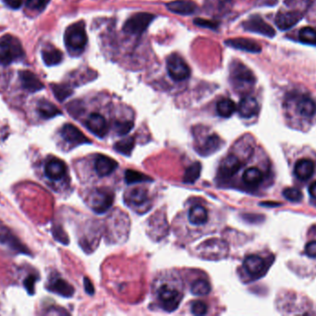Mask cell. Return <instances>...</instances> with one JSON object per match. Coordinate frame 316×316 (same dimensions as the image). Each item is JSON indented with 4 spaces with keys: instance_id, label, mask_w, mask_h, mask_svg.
<instances>
[{
    "instance_id": "44",
    "label": "cell",
    "mask_w": 316,
    "mask_h": 316,
    "mask_svg": "<svg viewBox=\"0 0 316 316\" xmlns=\"http://www.w3.org/2000/svg\"><path fill=\"white\" fill-rule=\"evenodd\" d=\"M305 253L309 257L316 258V241H311L306 245Z\"/></svg>"
},
{
    "instance_id": "32",
    "label": "cell",
    "mask_w": 316,
    "mask_h": 316,
    "mask_svg": "<svg viewBox=\"0 0 316 316\" xmlns=\"http://www.w3.org/2000/svg\"><path fill=\"white\" fill-rule=\"evenodd\" d=\"M298 39L303 44L310 45H316V31L314 28L306 27L301 28L298 32Z\"/></svg>"
},
{
    "instance_id": "45",
    "label": "cell",
    "mask_w": 316,
    "mask_h": 316,
    "mask_svg": "<svg viewBox=\"0 0 316 316\" xmlns=\"http://www.w3.org/2000/svg\"><path fill=\"white\" fill-rule=\"evenodd\" d=\"M53 234H54V236L56 239L61 241L62 243H67L68 242V239H67V236L65 235V234L62 232L61 229L57 227V228H54L53 230Z\"/></svg>"
},
{
    "instance_id": "21",
    "label": "cell",
    "mask_w": 316,
    "mask_h": 316,
    "mask_svg": "<svg viewBox=\"0 0 316 316\" xmlns=\"http://www.w3.org/2000/svg\"><path fill=\"white\" fill-rule=\"evenodd\" d=\"M315 172V163L311 160H299L295 165V174L299 180L305 181L311 178Z\"/></svg>"
},
{
    "instance_id": "18",
    "label": "cell",
    "mask_w": 316,
    "mask_h": 316,
    "mask_svg": "<svg viewBox=\"0 0 316 316\" xmlns=\"http://www.w3.org/2000/svg\"><path fill=\"white\" fill-rule=\"evenodd\" d=\"M167 8L168 10L176 14L191 15L196 11L197 5L190 0H177L167 3Z\"/></svg>"
},
{
    "instance_id": "43",
    "label": "cell",
    "mask_w": 316,
    "mask_h": 316,
    "mask_svg": "<svg viewBox=\"0 0 316 316\" xmlns=\"http://www.w3.org/2000/svg\"><path fill=\"white\" fill-rule=\"evenodd\" d=\"M35 281H36V276L34 275V274H30L28 275L25 280L23 282V285L26 289L27 292L30 294V295H34L35 294Z\"/></svg>"
},
{
    "instance_id": "42",
    "label": "cell",
    "mask_w": 316,
    "mask_h": 316,
    "mask_svg": "<svg viewBox=\"0 0 316 316\" xmlns=\"http://www.w3.org/2000/svg\"><path fill=\"white\" fill-rule=\"evenodd\" d=\"M207 311H208L207 304L201 300H197L193 302L192 305V313L195 316H204L207 314Z\"/></svg>"
},
{
    "instance_id": "16",
    "label": "cell",
    "mask_w": 316,
    "mask_h": 316,
    "mask_svg": "<svg viewBox=\"0 0 316 316\" xmlns=\"http://www.w3.org/2000/svg\"><path fill=\"white\" fill-rule=\"evenodd\" d=\"M118 163L107 157L105 155H99L97 156L96 163H95V168L97 171V174L100 177H105L107 175H110L115 170L118 168Z\"/></svg>"
},
{
    "instance_id": "6",
    "label": "cell",
    "mask_w": 316,
    "mask_h": 316,
    "mask_svg": "<svg viewBox=\"0 0 316 316\" xmlns=\"http://www.w3.org/2000/svg\"><path fill=\"white\" fill-rule=\"evenodd\" d=\"M89 201L92 210L98 214H102L111 208L114 195L109 190H97L92 193Z\"/></svg>"
},
{
    "instance_id": "47",
    "label": "cell",
    "mask_w": 316,
    "mask_h": 316,
    "mask_svg": "<svg viewBox=\"0 0 316 316\" xmlns=\"http://www.w3.org/2000/svg\"><path fill=\"white\" fill-rule=\"evenodd\" d=\"M84 289L89 295H94L95 293V288L92 284V282L89 280V278L85 277L84 278Z\"/></svg>"
},
{
    "instance_id": "14",
    "label": "cell",
    "mask_w": 316,
    "mask_h": 316,
    "mask_svg": "<svg viewBox=\"0 0 316 316\" xmlns=\"http://www.w3.org/2000/svg\"><path fill=\"white\" fill-rule=\"evenodd\" d=\"M19 77L21 82V85L25 90L31 93H35L42 90L44 87L43 83L35 75L34 72L30 71H20Z\"/></svg>"
},
{
    "instance_id": "37",
    "label": "cell",
    "mask_w": 316,
    "mask_h": 316,
    "mask_svg": "<svg viewBox=\"0 0 316 316\" xmlns=\"http://www.w3.org/2000/svg\"><path fill=\"white\" fill-rule=\"evenodd\" d=\"M125 180L128 184H135L139 182H145V181H152V179L146 176L145 174H142L139 172L133 171V170H127L125 172Z\"/></svg>"
},
{
    "instance_id": "2",
    "label": "cell",
    "mask_w": 316,
    "mask_h": 316,
    "mask_svg": "<svg viewBox=\"0 0 316 316\" xmlns=\"http://www.w3.org/2000/svg\"><path fill=\"white\" fill-rule=\"evenodd\" d=\"M23 56V48L16 37L8 35L0 38V64L9 65Z\"/></svg>"
},
{
    "instance_id": "26",
    "label": "cell",
    "mask_w": 316,
    "mask_h": 316,
    "mask_svg": "<svg viewBox=\"0 0 316 316\" xmlns=\"http://www.w3.org/2000/svg\"><path fill=\"white\" fill-rule=\"evenodd\" d=\"M42 57L46 66H55L60 63L63 59L61 51L54 46H47L42 51Z\"/></svg>"
},
{
    "instance_id": "41",
    "label": "cell",
    "mask_w": 316,
    "mask_h": 316,
    "mask_svg": "<svg viewBox=\"0 0 316 316\" xmlns=\"http://www.w3.org/2000/svg\"><path fill=\"white\" fill-rule=\"evenodd\" d=\"M194 24L200 27L207 28V29H212V30H217L219 26V23L215 21L211 20H205V19L197 18L193 21Z\"/></svg>"
},
{
    "instance_id": "40",
    "label": "cell",
    "mask_w": 316,
    "mask_h": 316,
    "mask_svg": "<svg viewBox=\"0 0 316 316\" xmlns=\"http://www.w3.org/2000/svg\"><path fill=\"white\" fill-rule=\"evenodd\" d=\"M283 195L287 199L293 202H298L302 199V193L295 188H288L283 191Z\"/></svg>"
},
{
    "instance_id": "8",
    "label": "cell",
    "mask_w": 316,
    "mask_h": 316,
    "mask_svg": "<svg viewBox=\"0 0 316 316\" xmlns=\"http://www.w3.org/2000/svg\"><path fill=\"white\" fill-rule=\"evenodd\" d=\"M244 30L248 32H252L255 34H259L269 38H273L276 36V32L274 28L266 23L263 19L258 15H253L245 21L242 24Z\"/></svg>"
},
{
    "instance_id": "24",
    "label": "cell",
    "mask_w": 316,
    "mask_h": 316,
    "mask_svg": "<svg viewBox=\"0 0 316 316\" xmlns=\"http://www.w3.org/2000/svg\"><path fill=\"white\" fill-rule=\"evenodd\" d=\"M189 221L195 226H202L208 221V212L206 209L200 205L193 206L189 211Z\"/></svg>"
},
{
    "instance_id": "27",
    "label": "cell",
    "mask_w": 316,
    "mask_h": 316,
    "mask_svg": "<svg viewBox=\"0 0 316 316\" xmlns=\"http://www.w3.org/2000/svg\"><path fill=\"white\" fill-rule=\"evenodd\" d=\"M297 110L301 116L313 117L316 112V103L310 98L302 97L297 103Z\"/></svg>"
},
{
    "instance_id": "25",
    "label": "cell",
    "mask_w": 316,
    "mask_h": 316,
    "mask_svg": "<svg viewBox=\"0 0 316 316\" xmlns=\"http://www.w3.org/2000/svg\"><path fill=\"white\" fill-rule=\"evenodd\" d=\"M37 110L44 119H51L61 114V111L53 103L46 100H40L37 103Z\"/></svg>"
},
{
    "instance_id": "10",
    "label": "cell",
    "mask_w": 316,
    "mask_h": 316,
    "mask_svg": "<svg viewBox=\"0 0 316 316\" xmlns=\"http://www.w3.org/2000/svg\"><path fill=\"white\" fill-rule=\"evenodd\" d=\"M0 244L7 246L9 249L19 253L29 255L30 252L15 235L6 228L0 229Z\"/></svg>"
},
{
    "instance_id": "34",
    "label": "cell",
    "mask_w": 316,
    "mask_h": 316,
    "mask_svg": "<svg viewBox=\"0 0 316 316\" xmlns=\"http://www.w3.org/2000/svg\"><path fill=\"white\" fill-rule=\"evenodd\" d=\"M191 291L195 296H205L210 293V284L203 279L194 281L192 285Z\"/></svg>"
},
{
    "instance_id": "39",
    "label": "cell",
    "mask_w": 316,
    "mask_h": 316,
    "mask_svg": "<svg viewBox=\"0 0 316 316\" xmlns=\"http://www.w3.org/2000/svg\"><path fill=\"white\" fill-rule=\"evenodd\" d=\"M50 0H26V8L30 10L42 11L49 4Z\"/></svg>"
},
{
    "instance_id": "20",
    "label": "cell",
    "mask_w": 316,
    "mask_h": 316,
    "mask_svg": "<svg viewBox=\"0 0 316 316\" xmlns=\"http://www.w3.org/2000/svg\"><path fill=\"white\" fill-rule=\"evenodd\" d=\"M47 289L49 291L65 298L72 297L74 294V289L72 288V286L62 278L53 279L48 285Z\"/></svg>"
},
{
    "instance_id": "28",
    "label": "cell",
    "mask_w": 316,
    "mask_h": 316,
    "mask_svg": "<svg viewBox=\"0 0 316 316\" xmlns=\"http://www.w3.org/2000/svg\"><path fill=\"white\" fill-rule=\"evenodd\" d=\"M127 199L130 204L140 206V205H143L148 200V193L146 190L137 188V189H134L129 192Z\"/></svg>"
},
{
    "instance_id": "5",
    "label": "cell",
    "mask_w": 316,
    "mask_h": 316,
    "mask_svg": "<svg viewBox=\"0 0 316 316\" xmlns=\"http://www.w3.org/2000/svg\"><path fill=\"white\" fill-rule=\"evenodd\" d=\"M167 72L174 81H184L191 75V69L178 54L170 55L167 61Z\"/></svg>"
},
{
    "instance_id": "22",
    "label": "cell",
    "mask_w": 316,
    "mask_h": 316,
    "mask_svg": "<svg viewBox=\"0 0 316 316\" xmlns=\"http://www.w3.org/2000/svg\"><path fill=\"white\" fill-rule=\"evenodd\" d=\"M224 244H226V243L219 239H213L209 241H205V243L201 245V248L202 249V255L207 256L210 259H213V258L219 259L221 257H224L227 253H223L218 250L217 251V248H218L220 246H223Z\"/></svg>"
},
{
    "instance_id": "15",
    "label": "cell",
    "mask_w": 316,
    "mask_h": 316,
    "mask_svg": "<svg viewBox=\"0 0 316 316\" xmlns=\"http://www.w3.org/2000/svg\"><path fill=\"white\" fill-rule=\"evenodd\" d=\"M66 165L60 160H51L48 161L44 166L45 176L52 181H59L62 179L66 173Z\"/></svg>"
},
{
    "instance_id": "4",
    "label": "cell",
    "mask_w": 316,
    "mask_h": 316,
    "mask_svg": "<svg viewBox=\"0 0 316 316\" xmlns=\"http://www.w3.org/2000/svg\"><path fill=\"white\" fill-rule=\"evenodd\" d=\"M155 19L156 16L151 13H146V12L136 13L126 21L123 26V31L130 35H140L149 27L151 22Z\"/></svg>"
},
{
    "instance_id": "36",
    "label": "cell",
    "mask_w": 316,
    "mask_h": 316,
    "mask_svg": "<svg viewBox=\"0 0 316 316\" xmlns=\"http://www.w3.org/2000/svg\"><path fill=\"white\" fill-rule=\"evenodd\" d=\"M220 139L217 135H212L207 137L206 141L202 146V153L201 154H212L214 153L219 147Z\"/></svg>"
},
{
    "instance_id": "31",
    "label": "cell",
    "mask_w": 316,
    "mask_h": 316,
    "mask_svg": "<svg viewBox=\"0 0 316 316\" xmlns=\"http://www.w3.org/2000/svg\"><path fill=\"white\" fill-rule=\"evenodd\" d=\"M51 89L53 91V94L55 95L56 99L59 101H64L67 100L69 97H70L73 93L72 89L70 88V85L66 84H51Z\"/></svg>"
},
{
    "instance_id": "33",
    "label": "cell",
    "mask_w": 316,
    "mask_h": 316,
    "mask_svg": "<svg viewBox=\"0 0 316 316\" xmlns=\"http://www.w3.org/2000/svg\"><path fill=\"white\" fill-rule=\"evenodd\" d=\"M202 171V165L200 163H194L186 170L184 174V183L187 184H193L195 181L198 180V178L201 175Z\"/></svg>"
},
{
    "instance_id": "12",
    "label": "cell",
    "mask_w": 316,
    "mask_h": 316,
    "mask_svg": "<svg viewBox=\"0 0 316 316\" xmlns=\"http://www.w3.org/2000/svg\"><path fill=\"white\" fill-rule=\"evenodd\" d=\"M225 44L229 47L236 48L250 53H259L262 51V47L258 43H256L254 40L242 38V37L228 39L225 42Z\"/></svg>"
},
{
    "instance_id": "9",
    "label": "cell",
    "mask_w": 316,
    "mask_h": 316,
    "mask_svg": "<svg viewBox=\"0 0 316 316\" xmlns=\"http://www.w3.org/2000/svg\"><path fill=\"white\" fill-rule=\"evenodd\" d=\"M302 17V13L299 10L280 11L276 14L275 22L279 30L287 31L295 26Z\"/></svg>"
},
{
    "instance_id": "48",
    "label": "cell",
    "mask_w": 316,
    "mask_h": 316,
    "mask_svg": "<svg viewBox=\"0 0 316 316\" xmlns=\"http://www.w3.org/2000/svg\"><path fill=\"white\" fill-rule=\"evenodd\" d=\"M309 192H310V195L313 197V198H316V182L313 183L310 188H309Z\"/></svg>"
},
{
    "instance_id": "3",
    "label": "cell",
    "mask_w": 316,
    "mask_h": 316,
    "mask_svg": "<svg viewBox=\"0 0 316 316\" xmlns=\"http://www.w3.org/2000/svg\"><path fill=\"white\" fill-rule=\"evenodd\" d=\"M230 80L237 89H248L256 82L254 72L240 62L235 61L230 66Z\"/></svg>"
},
{
    "instance_id": "17",
    "label": "cell",
    "mask_w": 316,
    "mask_h": 316,
    "mask_svg": "<svg viewBox=\"0 0 316 316\" xmlns=\"http://www.w3.org/2000/svg\"><path fill=\"white\" fill-rule=\"evenodd\" d=\"M241 163L236 156L229 155L220 164L218 174L223 178H229L238 172Z\"/></svg>"
},
{
    "instance_id": "35",
    "label": "cell",
    "mask_w": 316,
    "mask_h": 316,
    "mask_svg": "<svg viewBox=\"0 0 316 316\" xmlns=\"http://www.w3.org/2000/svg\"><path fill=\"white\" fill-rule=\"evenodd\" d=\"M134 145H135L134 138L129 137V138H126V139H123V140L117 142L115 144L114 147L118 152L129 156L130 154L132 153Z\"/></svg>"
},
{
    "instance_id": "11",
    "label": "cell",
    "mask_w": 316,
    "mask_h": 316,
    "mask_svg": "<svg viewBox=\"0 0 316 316\" xmlns=\"http://www.w3.org/2000/svg\"><path fill=\"white\" fill-rule=\"evenodd\" d=\"M86 127L96 136L103 138L107 133V123L105 118L98 113H92L86 120Z\"/></svg>"
},
{
    "instance_id": "1",
    "label": "cell",
    "mask_w": 316,
    "mask_h": 316,
    "mask_svg": "<svg viewBox=\"0 0 316 316\" xmlns=\"http://www.w3.org/2000/svg\"><path fill=\"white\" fill-rule=\"evenodd\" d=\"M65 44L70 53L80 54L87 44L85 25L82 21L71 24L65 32Z\"/></svg>"
},
{
    "instance_id": "19",
    "label": "cell",
    "mask_w": 316,
    "mask_h": 316,
    "mask_svg": "<svg viewBox=\"0 0 316 316\" xmlns=\"http://www.w3.org/2000/svg\"><path fill=\"white\" fill-rule=\"evenodd\" d=\"M259 111V104L255 98L245 97L238 104V113L242 118L254 117Z\"/></svg>"
},
{
    "instance_id": "23",
    "label": "cell",
    "mask_w": 316,
    "mask_h": 316,
    "mask_svg": "<svg viewBox=\"0 0 316 316\" xmlns=\"http://www.w3.org/2000/svg\"><path fill=\"white\" fill-rule=\"evenodd\" d=\"M265 262L263 261V258L257 255H251L248 256L244 260L243 266L246 271L248 272L252 275H256L263 271L264 268Z\"/></svg>"
},
{
    "instance_id": "13",
    "label": "cell",
    "mask_w": 316,
    "mask_h": 316,
    "mask_svg": "<svg viewBox=\"0 0 316 316\" xmlns=\"http://www.w3.org/2000/svg\"><path fill=\"white\" fill-rule=\"evenodd\" d=\"M61 136L67 142L73 145H81L91 143L79 129L70 124H67L62 127Z\"/></svg>"
},
{
    "instance_id": "30",
    "label": "cell",
    "mask_w": 316,
    "mask_h": 316,
    "mask_svg": "<svg viewBox=\"0 0 316 316\" xmlns=\"http://www.w3.org/2000/svg\"><path fill=\"white\" fill-rule=\"evenodd\" d=\"M236 104L229 99L220 100L217 105L218 115L223 118H229L236 111Z\"/></svg>"
},
{
    "instance_id": "46",
    "label": "cell",
    "mask_w": 316,
    "mask_h": 316,
    "mask_svg": "<svg viewBox=\"0 0 316 316\" xmlns=\"http://www.w3.org/2000/svg\"><path fill=\"white\" fill-rule=\"evenodd\" d=\"M3 2L12 9H20L23 3V0H3Z\"/></svg>"
},
{
    "instance_id": "38",
    "label": "cell",
    "mask_w": 316,
    "mask_h": 316,
    "mask_svg": "<svg viewBox=\"0 0 316 316\" xmlns=\"http://www.w3.org/2000/svg\"><path fill=\"white\" fill-rule=\"evenodd\" d=\"M133 126H134L133 123L130 121L116 122L115 123V131L118 136H125L132 131Z\"/></svg>"
},
{
    "instance_id": "7",
    "label": "cell",
    "mask_w": 316,
    "mask_h": 316,
    "mask_svg": "<svg viewBox=\"0 0 316 316\" xmlns=\"http://www.w3.org/2000/svg\"><path fill=\"white\" fill-rule=\"evenodd\" d=\"M158 298L165 310L172 312L179 306L182 297L178 290L168 286H162L158 290Z\"/></svg>"
},
{
    "instance_id": "29",
    "label": "cell",
    "mask_w": 316,
    "mask_h": 316,
    "mask_svg": "<svg viewBox=\"0 0 316 316\" xmlns=\"http://www.w3.org/2000/svg\"><path fill=\"white\" fill-rule=\"evenodd\" d=\"M242 179L247 185H249L251 187H256L263 181V172L255 167L249 168L243 173Z\"/></svg>"
}]
</instances>
